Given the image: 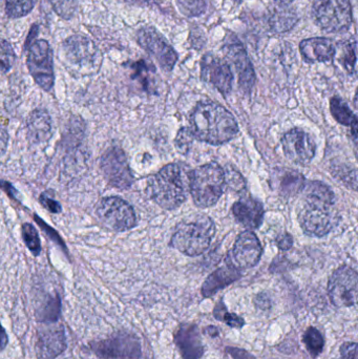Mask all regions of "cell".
I'll list each match as a JSON object with an SVG mask.
<instances>
[{
    "label": "cell",
    "mask_w": 358,
    "mask_h": 359,
    "mask_svg": "<svg viewBox=\"0 0 358 359\" xmlns=\"http://www.w3.org/2000/svg\"><path fill=\"white\" fill-rule=\"evenodd\" d=\"M29 73L36 83L44 90H52L54 86L53 53L46 40H36L29 46L27 59Z\"/></svg>",
    "instance_id": "ba28073f"
},
{
    "label": "cell",
    "mask_w": 358,
    "mask_h": 359,
    "mask_svg": "<svg viewBox=\"0 0 358 359\" xmlns=\"http://www.w3.org/2000/svg\"><path fill=\"white\" fill-rule=\"evenodd\" d=\"M97 213L100 221L115 231H126L136 226L137 217L134 208L118 196L103 198Z\"/></svg>",
    "instance_id": "30bf717a"
},
{
    "label": "cell",
    "mask_w": 358,
    "mask_h": 359,
    "mask_svg": "<svg viewBox=\"0 0 358 359\" xmlns=\"http://www.w3.org/2000/svg\"><path fill=\"white\" fill-rule=\"evenodd\" d=\"M340 355L343 359H357V344L345 343L340 347Z\"/></svg>",
    "instance_id": "f35d334b"
},
{
    "label": "cell",
    "mask_w": 358,
    "mask_h": 359,
    "mask_svg": "<svg viewBox=\"0 0 358 359\" xmlns=\"http://www.w3.org/2000/svg\"><path fill=\"white\" fill-rule=\"evenodd\" d=\"M214 316L216 320L225 323L231 328H242L245 325V320L235 313H229L227 311L226 306L221 301L214 310Z\"/></svg>",
    "instance_id": "f1b7e54d"
},
{
    "label": "cell",
    "mask_w": 358,
    "mask_h": 359,
    "mask_svg": "<svg viewBox=\"0 0 358 359\" xmlns=\"http://www.w3.org/2000/svg\"><path fill=\"white\" fill-rule=\"evenodd\" d=\"M281 142L286 158L296 165H308L315 158L317 144L312 137L301 128L288 130Z\"/></svg>",
    "instance_id": "5bb4252c"
},
{
    "label": "cell",
    "mask_w": 358,
    "mask_h": 359,
    "mask_svg": "<svg viewBox=\"0 0 358 359\" xmlns=\"http://www.w3.org/2000/svg\"><path fill=\"white\" fill-rule=\"evenodd\" d=\"M225 186L224 170L216 162L204 164L189 172V192L199 208L216 205Z\"/></svg>",
    "instance_id": "277c9868"
},
{
    "label": "cell",
    "mask_w": 358,
    "mask_h": 359,
    "mask_svg": "<svg viewBox=\"0 0 358 359\" xmlns=\"http://www.w3.org/2000/svg\"><path fill=\"white\" fill-rule=\"evenodd\" d=\"M275 245L279 247V249L283 251L290 250L292 246H294V238H292L291 234L288 233V232L280 233L279 236L275 238Z\"/></svg>",
    "instance_id": "74e56055"
},
{
    "label": "cell",
    "mask_w": 358,
    "mask_h": 359,
    "mask_svg": "<svg viewBox=\"0 0 358 359\" xmlns=\"http://www.w3.org/2000/svg\"><path fill=\"white\" fill-rule=\"evenodd\" d=\"M38 0H6V13L10 18H20L35 8Z\"/></svg>",
    "instance_id": "4316f807"
},
{
    "label": "cell",
    "mask_w": 358,
    "mask_h": 359,
    "mask_svg": "<svg viewBox=\"0 0 358 359\" xmlns=\"http://www.w3.org/2000/svg\"><path fill=\"white\" fill-rule=\"evenodd\" d=\"M65 348L67 339L62 326L48 325L39 329L36 350L40 358L54 359L62 353Z\"/></svg>",
    "instance_id": "ac0fdd59"
},
{
    "label": "cell",
    "mask_w": 358,
    "mask_h": 359,
    "mask_svg": "<svg viewBox=\"0 0 358 359\" xmlns=\"http://www.w3.org/2000/svg\"><path fill=\"white\" fill-rule=\"evenodd\" d=\"M132 71V78L137 80L147 93L155 92L156 69L149 61L139 60L130 65Z\"/></svg>",
    "instance_id": "484cf974"
},
{
    "label": "cell",
    "mask_w": 358,
    "mask_h": 359,
    "mask_svg": "<svg viewBox=\"0 0 358 359\" xmlns=\"http://www.w3.org/2000/svg\"><path fill=\"white\" fill-rule=\"evenodd\" d=\"M15 53L6 40L0 38V75L10 71L14 65Z\"/></svg>",
    "instance_id": "4dcf8cb0"
},
{
    "label": "cell",
    "mask_w": 358,
    "mask_h": 359,
    "mask_svg": "<svg viewBox=\"0 0 358 359\" xmlns=\"http://www.w3.org/2000/svg\"><path fill=\"white\" fill-rule=\"evenodd\" d=\"M338 221L336 204L303 198L298 223L307 236L324 238L333 230Z\"/></svg>",
    "instance_id": "5b68a950"
},
{
    "label": "cell",
    "mask_w": 358,
    "mask_h": 359,
    "mask_svg": "<svg viewBox=\"0 0 358 359\" xmlns=\"http://www.w3.org/2000/svg\"><path fill=\"white\" fill-rule=\"evenodd\" d=\"M275 1H277L279 4H282V6H288V4L294 2V0H275Z\"/></svg>",
    "instance_id": "bcb514c9"
},
{
    "label": "cell",
    "mask_w": 358,
    "mask_h": 359,
    "mask_svg": "<svg viewBox=\"0 0 358 359\" xmlns=\"http://www.w3.org/2000/svg\"><path fill=\"white\" fill-rule=\"evenodd\" d=\"M224 52L235 67L240 88L247 94L252 92L256 83V73L243 44L233 35L230 39L227 40Z\"/></svg>",
    "instance_id": "e0dca14e"
},
{
    "label": "cell",
    "mask_w": 358,
    "mask_h": 359,
    "mask_svg": "<svg viewBox=\"0 0 358 359\" xmlns=\"http://www.w3.org/2000/svg\"><path fill=\"white\" fill-rule=\"evenodd\" d=\"M330 109H331L332 116L338 123L351 128L353 141H354V144L357 145L358 123L357 115L351 111L349 105L338 97H333L331 99Z\"/></svg>",
    "instance_id": "d4e9b609"
},
{
    "label": "cell",
    "mask_w": 358,
    "mask_h": 359,
    "mask_svg": "<svg viewBox=\"0 0 358 359\" xmlns=\"http://www.w3.org/2000/svg\"><path fill=\"white\" fill-rule=\"evenodd\" d=\"M216 234V225L209 217L195 215L177 226L170 245L183 255L197 257L205 252Z\"/></svg>",
    "instance_id": "3957f363"
},
{
    "label": "cell",
    "mask_w": 358,
    "mask_h": 359,
    "mask_svg": "<svg viewBox=\"0 0 358 359\" xmlns=\"http://www.w3.org/2000/svg\"><path fill=\"white\" fill-rule=\"evenodd\" d=\"M301 54L306 62H328L336 56L333 42L327 38L317 37L303 40L300 43Z\"/></svg>",
    "instance_id": "7402d4cb"
},
{
    "label": "cell",
    "mask_w": 358,
    "mask_h": 359,
    "mask_svg": "<svg viewBox=\"0 0 358 359\" xmlns=\"http://www.w3.org/2000/svg\"><path fill=\"white\" fill-rule=\"evenodd\" d=\"M357 44L355 42H347L344 46V53L340 56V62L344 65L349 74L355 73V65H357Z\"/></svg>",
    "instance_id": "d590c367"
},
{
    "label": "cell",
    "mask_w": 358,
    "mask_h": 359,
    "mask_svg": "<svg viewBox=\"0 0 358 359\" xmlns=\"http://www.w3.org/2000/svg\"><path fill=\"white\" fill-rule=\"evenodd\" d=\"M123 1L132 4H144L149 2V0H123Z\"/></svg>",
    "instance_id": "f6af8a7d"
},
{
    "label": "cell",
    "mask_w": 358,
    "mask_h": 359,
    "mask_svg": "<svg viewBox=\"0 0 358 359\" xmlns=\"http://www.w3.org/2000/svg\"><path fill=\"white\" fill-rule=\"evenodd\" d=\"M263 255L260 240L252 230L241 232L227 255V264L237 270L249 269L258 265Z\"/></svg>",
    "instance_id": "7c38bea8"
},
{
    "label": "cell",
    "mask_w": 358,
    "mask_h": 359,
    "mask_svg": "<svg viewBox=\"0 0 358 359\" xmlns=\"http://www.w3.org/2000/svg\"><path fill=\"white\" fill-rule=\"evenodd\" d=\"M275 189L285 198L296 196L302 192L306 180L298 170L290 168H275L273 170V178Z\"/></svg>",
    "instance_id": "44dd1931"
},
{
    "label": "cell",
    "mask_w": 358,
    "mask_h": 359,
    "mask_svg": "<svg viewBox=\"0 0 358 359\" xmlns=\"http://www.w3.org/2000/svg\"><path fill=\"white\" fill-rule=\"evenodd\" d=\"M103 175L109 184L119 189H128L134 182L125 154L119 147H111L101 160Z\"/></svg>",
    "instance_id": "9a60e30c"
},
{
    "label": "cell",
    "mask_w": 358,
    "mask_h": 359,
    "mask_svg": "<svg viewBox=\"0 0 358 359\" xmlns=\"http://www.w3.org/2000/svg\"><path fill=\"white\" fill-rule=\"evenodd\" d=\"M224 176L225 185L228 186L233 191L241 192L245 190V179L243 178V176L237 170L229 166L228 168L224 170Z\"/></svg>",
    "instance_id": "836d02e7"
},
{
    "label": "cell",
    "mask_w": 358,
    "mask_h": 359,
    "mask_svg": "<svg viewBox=\"0 0 358 359\" xmlns=\"http://www.w3.org/2000/svg\"><path fill=\"white\" fill-rule=\"evenodd\" d=\"M41 202L48 210L53 211V212H59L61 210L60 205L58 203L55 202L52 198H46V196H41Z\"/></svg>",
    "instance_id": "60d3db41"
},
{
    "label": "cell",
    "mask_w": 358,
    "mask_h": 359,
    "mask_svg": "<svg viewBox=\"0 0 358 359\" xmlns=\"http://www.w3.org/2000/svg\"><path fill=\"white\" fill-rule=\"evenodd\" d=\"M92 351L103 359H138L141 344L134 334L119 333L90 345Z\"/></svg>",
    "instance_id": "4fadbf2b"
},
{
    "label": "cell",
    "mask_w": 358,
    "mask_h": 359,
    "mask_svg": "<svg viewBox=\"0 0 358 359\" xmlns=\"http://www.w3.org/2000/svg\"><path fill=\"white\" fill-rule=\"evenodd\" d=\"M8 141V134H6V130L0 126V156L6 151Z\"/></svg>",
    "instance_id": "b9f144b4"
},
{
    "label": "cell",
    "mask_w": 358,
    "mask_h": 359,
    "mask_svg": "<svg viewBox=\"0 0 358 359\" xmlns=\"http://www.w3.org/2000/svg\"><path fill=\"white\" fill-rule=\"evenodd\" d=\"M8 335H6V330H4V327L0 325V349H4L8 345Z\"/></svg>",
    "instance_id": "7bdbcfd3"
},
{
    "label": "cell",
    "mask_w": 358,
    "mask_h": 359,
    "mask_svg": "<svg viewBox=\"0 0 358 359\" xmlns=\"http://www.w3.org/2000/svg\"><path fill=\"white\" fill-rule=\"evenodd\" d=\"M138 43L153 56L162 69L172 72L178 61V54L167 40L155 27H144L137 33Z\"/></svg>",
    "instance_id": "8fae6325"
},
{
    "label": "cell",
    "mask_w": 358,
    "mask_h": 359,
    "mask_svg": "<svg viewBox=\"0 0 358 359\" xmlns=\"http://www.w3.org/2000/svg\"><path fill=\"white\" fill-rule=\"evenodd\" d=\"M189 172L184 164L170 163L151 177L147 183L149 198L166 210H174L186 201L189 191Z\"/></svg>",
    "instance_id": "7a4b0ae2"
},
{
    "label": "cell",
    "mask_w": 358,
    "mask_h": 359,
    "mask_svg": "<svg viewBox=\"0 0 358 359\" xmlns=\"http://www.w3.org/2000/svg\"><path fill=\"white\" fill-rule=\"evenodd\" d=\"M231 211L235 221L248 230L258 229L264 221V206L250 196H243L235 202Z\"/></svg>",
    "instance_id": "d6986e66"
},
{
    "label": "cell",
    "mask_w": 358,
    "mask_h": 359,
    "mask_svg": "<svg viewBox=\"0 0 358 359\" xmlns=\"http://www.w3.org/2000/svg\"><path fill=\"white\" fill-rule=\"evenodd\" d=\"M60 316V301L59 299H50L41 312L37 314L38 320L43 323H55Z\"/></svg>",
    "instance_id": "1f68e13d"
},
{
    "label": "cell",
    "mask_w": 358,
    "mask_h": 359,
    "mask_svg": "<svg viewBox=\"0 0 358 359\" xmlns=\"http://www.w3.org/2000/svg\"><path fill=\"white\" fill-rule=\"evenodd\" d=\"M332 176L336 177L338 181L343 182L347 187L352 190H357V170H351L348 166L338 165L332 168Z\"/></svg>",
    "instance_id": "f546056e"
},
{
    "label": "cell",
    "mask_w": 358,
    "mask_h": 359,
    "mask_svg": "<svg viewBox=\"0 0 358 359\" xmlns=\"http://www.w3.org/2000/svg\"><path fill=\"white\" fill-rule=\"evenodd\" d=\"M201 78L227 96L233 90V74L230 65L225 59L208 53L201 60Z\"/></svg>",
    "instance_id": "2e32d148"
},
{
    "label": "cell",
    "mask_w": 358,
    "mask_h": 359,
    "mask_svg": "<svg viewBox=\"0 0 358 359\" xmlns=\"http://www.w3.org/2000/svg\"><path fill=\"white\" fill-rule=\"evenodd\" d=\"M54 6L55 11L60 16L69 18L75 12V2L74 0H50Z\"/></svg>",
    "instance_id": "8d00e7d4"
},
{
    "label": "cell",
    "mask_w": 358,
    "mask_h": 359,
    "mask_svg": "<svg viewBox=\"0 0 358 359\" xmlns=\"http://www.w3.org/2000/svg\"><path fill=\"white\" fill-rule=\"evenodd\" d=\"M357 272L349 266H342L330 276L328 294L330 301L338 308L351 307L357 301Z\"/></svg>",
    "instance_id": "9c48e42d"
},
{
    "label": "cell",
    "mask_w": 358,
    "mask_h": 359,
    "mask_svg": "<svg viewBox=\"0 0 358 359\" xmlns=\"http://www.w3.org/2000/svg\"><path fill=\"white\" fill-rule=\"evenodd\" d=\"M242 273L237 268L226 264L224 267L219 268L212 272L202 286V294L204 297H210L218 291L241 278Z\"/></svg>",
    "instance_id": "603a6c76"
},
{
    "label": "cell",
    "mask_w": 358,
    "mask_h": 359,
    "mask_svg": "<svg viewBox=\"0 0 358 359\" xmlns=\"http://www.w3.org/2000/svg\"><path fill=\"white\" fill-rule=\"evenodd\" d=\"M206 332L209 333L210 337H218L219 331L218 329H216V327L209 326L207 329H206Z\"/></svg>",
    "instance_id": "ee69618b"
},
{
    "label": "cell",
    "mask_w": 358,
    "mask_h": 359,
    "mask_svg": "<svg viewBox=\"0 0 358 359\" xmlns=\"http://www.w3.org/2000/svg\"><path fill=\"white\" fill-rule=\"evenodd\" d=\"M61 52L67 65L84 74L98 71L102 61L98 46L85 36L73 35L67 38L61 46Z\"/></svg>",
    "instance_id": "8992f818"
},
{
    "label": "cell",
    "mask_w": 358,
    "mask_h": 359,
    "mask_svg": "<svg viewBox=\"0 0 358 359\" xmlns=\"http://www.w3.org/2000/svg\"><path fill=\"white\" fill-rule=\"evenodd\" d=\"M22 236L25 238V244L29 247V250L35 255H38L41 250V245H40L39 236L36 231L35 228L31 224H25L22 227Z\"/></svg>",
    "instance_id": "e575fe53"
},
{
    "label": "cell",
    "mask_w": 358,
    "mask_h": 359,
    "mask_svg": "<svg viewBox=\"0 0 358 359\" xmlns=\"http://www.w3.org/2000/svg\"><path fill=\"white\" fill-rule=\"evenodd\" d=\"M227 352L233 359H256L245 350L237 349V348H227Z\"/></svg>",
    "instance_id": "ab89813d"
},
{
    "label": "cell",
    "mask_w": 358,
    "mask_h": 359,
    "mask_svg": "<svg viewBox=\"0 0 358 359\" xmlns=\"http://www.w3.org/2000/svg\"><path fill=\"white\" fill-rule=\"evenodd\" d=\"M304 343L309 353L313 358L319 356L323 352L324 346H325L323 335L317 329L313 328V327L307 329L306 332H305Z\"/></svg>",
    "instance_id": "83f0119b"
},
{
    "label": "cell",
    "mask_w": 358,
    "mask_h": 359,
    "mask_svg": "<svg viewBox=\"0 0 358 359\" xmlns=\"http://www.w3.org/2000/svg\"><path fill=\"white\" fill-rule=\"evenodd\" d=\"M174 343L183 359H200L204 354L199 328L195 325L183 324L174 334Z\"/></svg>",
    "instance_id": "ffe728a7"
},
{
    "label": "cell",
    "mask_w": 358,
    "mask_h": 359,
    "mask_svg": "<svg viewBox=\"0 0 358 359\" xmlns=\"http://www.w3.org/2000/svg\"><path fill=\"white\" fill-rule=\"evenodd\" d=\"M189 124L195 139L214 147L226 144L239 133L233 114L214 101L198 103L191 114Z\"/></svg>",
    "instance_id": "6da1fadb"
},
{
    "label": "cell",
    "mask_w": 358,
    "mask_h": 359,
    "mask_svg": "<svg viewBox=\"0 0 358 359\" xmlns=\"http://www.w3.org/2000/svg\"><path fill=\"white\" fill-rule=\"evenodd\" d=\"M193 140H195V137H193L189 128H180L178 134H177L176 140H174L177 151L182 154L183 156H186L188 151H191Z\"/></svg>",
    "instance_id": "d6a6232c"
},
{
    "label": "cell",
    "mask_w": 358,
    "mask_h": 359,
    "mask_svg": "<svg viewBox=\"0 0 358 359\" xmlns=\"http://www.w3.org/2000/svg\"><path fill=\"white\" fill-rule=\"evenodd\" d=\"M27 137L36 144L46 142L52 135V120L46 111L37 109L27 118Z\"/></svg>",
    "instance_id": "cb8c5ba5"
},
{
    "label": "cell",
    "mask_w": 358,
    "mask_h": 359,
    "mask_svg": "<svg viewBox=\"0 0 358 359\" xmlns=\"http://www.w3.org/2000/svg\"><path fill=\"white\" fill-rule=\"evenodd\" d=\"M312 16L315 23L328 33H343L352 25L349 0H315Z\"/></svg>",
    "instance_id": "52a82bcc"
}]
</instances>
